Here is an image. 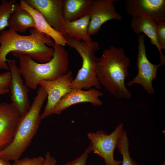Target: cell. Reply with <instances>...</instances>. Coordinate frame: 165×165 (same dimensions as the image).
Returning a JSON list of instances; mask_svg holds the SVG:
<instances>
[{
    "label": "cell",
    "mask_w": 165,
    "mask_h": 165,
    "mask_svg": "<svg viewBox=\"0 0 165 165\" xmlns=\"http://www.w3.org/2000/svg\"><path fill=\"white\" fill-rule=\"evenodd\" d=\"M125 9L132 17H148L156 24L165 21V0H126Z\"/></svg>",
    "instance_id": "cell-11"
},
{
    "label": "cell",
    "mask_w": 165,
    "mask_h": 165,
    "mask_svg": "<svg viewBox=\"0 0 165 165\" xmlns=\"http://www.w3.org/2000/svg\"><path fill=\"white\" fill-rule=\"evenodd\" d=\"M103 93L98 89L92 88L88 90L72 89L63 97L56 105L52 115L60 114L71 106L82 103H89L94 106H100L103 104L99 97Z\"/></svg>",
    "instance_id": "cell-13"
},
{
    "label": "cell",
    "mask_w": 165,
    "mask_h": 165,
    "mask_svg": "<svg viewBox=\"0 0 165 165\" xmlns=\"http://www.w3.org/2000/svg\"><path fill=\"white\" fill-rule=\"evenodd\" d=\"M65 38L67 44L74 49L82 60V67L72 81V89L85 90L92 87L100 89L101 85L96 73L99 61V58L95 55L100 48L98 42L93 41L88 43L73 38Z\"/></svg>",
    "instance_id": "cell-5"
},
{
    "label": "cell",
    "mask_w": 165,
    "mask_h": 165,
    "mask_svg": "<svg viewBox=\"0 0 165 165\" xmlns=\"http://www.w3.org/2000/svg\"><path fill=\"white\" fill-rule=\"evenodd\" d=\"M19 4L32 16L35 22V29L37 31L49 36L56 44L63 47L67 44L65 38L53 28L38 11L31 7L25 0H20Z\"/></svg>",
    "instance_id": "cell-17"
},
{
    "label": "cell",
    "mask_w": 165,
    "mask_h": 165,
    "mask_svg": "<svg viewBox=\"0 0 165 165\" xmlns=\"http://www.w3.org/2000/svg\"><path fill=\"white\" fill-rule=\"evenodd\" d=\"M20 117L11 103H0V151L12 142Z\"/></svg>",
    "instance_id": "cell-12"
},
{
    "label": "cell",
    "mask_w": 165,
    "mask_h": 165,
    "mask_svg": "<svg viewBox=\"0 0 165 165\" xmlns=\"http://www.w3.org/2000/svg\"><path fill=\"white\" fill-rule=\"evenodd\" d=\"M130 64V59L124 49L113 45L104 50L99 58L96 69L97 80L117 98L129 99L131 97V92L125 84Z\"/></svg>",
    "instance_id": "cell-2"
},
{
    "label": "cell",
    "mask_w": 165,
    "mask_h": 165,
    "mask_svg": "<svg viewBox=\"0 0 165 165\" xmlns=\"http://www.w3.org/2000/svg\"><path fill=\"white\" fill-rule=\"evenodd\" d=\"M162 165H165V162H164Z\"/></svg>",
    "instance_id": "cell-28"
},
{
    "label": "cell",
    "mask_w": 165,
    "mask_h": 165,
    "mask_svg": "<svg viewBox=\"0 0 165 165\" xmlns=\"http://www.w3.org/2000/svg\"><path fill=\"white\" fill-rule=\"evenodd\" d=\"M71 71L59 78L52 81H42L38 85L46 92L47 101L43 113L42 119L52 115L54 108L61 99L72 90V83L74 79Z\"/></svg>",
    "instance_id": "cell-8"
},
{
    "label": "cell",
    "mask_w": 165,
    "mask_h": 165,
    "mask_svg": "<svg viewBox=\"0 0 165 165\" xmlns=\"http://www.w3.org/2000/svg\"><path fill=\"white\" fill-rule=\"evenodd\" d=\"M29 35H21L10 28L0 32V69L9 70L6 56L10 52L18 57L27 55L39 63L51 59L54 49L49 46H52L53 41L35 28L31 29Z\"/></svg>",
    "instance_id": "cell-1"
},
{
    "label": "cell",
    "mask_w": 165,
    "mask_h": 165,
    "mask_svg": "<svg viewBox=\"0 0 165 165\" xmlns=\"http://www.w3.org/2000/svg\"><path fill=\"white\" fill-rule=\"evenodd\" d=\"M116 0H92L88 14L90 21L88 31L90 35L97 34L106 22L114 19L120 21L122 16L117 12L114 6Z\"/></svg>",
    "instance_id": "cell-10"
},
{
    "label": "cell",
    "mask_w": 165,
    "mask_h": 165,
    "mask_svg": "<svg viewBox=\"0 0 165 165\" xmlns=\"http://www.w3.org/2000/svg\"><path fill=\"white\" fill-rule=\"evenodd\" d=\"M90 19L89 14L72 21L64 19L60 25L59 32L65 38H73L90 43L93 41L88 31Z\"/></svg>",
    "instance_id": "cell-15"
},
{
    "label": "cell",
    "mask_w": 165,
    "mask_h": 165,
    "mask_svg": "<svg viewBox=\"0 0 165 165\" xmlns=\"http://www.w3.org/2000/svg\"><path fill=\"white\" fill-rule=\"evenodd\" d=\"M129 141L126 132L124 130L119 139L117 148L123 160L121 165H138L137 163L131 158L129 150Z\"/></svg>",
    "instance_id": "cell-20"
},
{
    "label": "cell",
    "mask_w": 165,
    "mask_h": 165,
    "mask_svg": "<svg viewBox=\"0 0 165 165\" xmlns=\"http://www.w3.org/2000/svg\"><path fill=\"white\" fill-rule=\"evenodd\" d=\"M157 37L161 50H165V22L157 24Z\"/></svg>",
    "instance_id": "cell-25"
},
{
    "label": "cell",
    "mask_w": 165,
    "mask_h": 165,
    "mask_svg": "<svg viewBox=\"0 0 165 165\" xmlns=\"http://www.w3.org/2000/svg\"><path fill=\"white\" fill-rule=\"evenodd\" d=\"M92 152L90 144L82 155L64 165H86V162L89 153Z\"/></svg>",
    "instance_id": "cell-24"
},
{
    "label": "cell",
    "mask_w": 165,
    "mask_h": 165,
    "mask_svg": "<svg viewBox=\"0 0 165 165\" xmlns=\"http://www.w3.org/2000/svg\"><path fill=\"white\" fill-rule=\"evenodd\" d=\"M16 2L14 0H2L0 4V32L8 26L9 18L14 10Z\"/></svg>",
    "instance_id": "cell-21"
},
{
    "label": "cell",
    "mask_w": 165,
    "mask_h": 165,
    "mask_svg": "<svg viewBox=\"0 0 165 165\" xmlns=\"http://www.w3.org/2000/svg\"><path fill=\"white\" fill-rule=\"evenodd\" d=\"M0 165H11L9 161L0 158Z\"/></svg>",
    "instance_id": "cell-27"
},
{
    "label": "cell",
    "mask_w": 165,
    "mask_h": 165,
    "mask_svg": "<svg viewBox=\"0 0 165 165\" xmlns=\"http://www.w3.org/2000/svg\"><path fill=\"white\" fill-rule=\"evenodd\" d=\"M7 63L11 75L9 88L11 103L22 117L28 112L31 106L28 96V87L24 83L15 60H9Z\"/></svg>",
    "instance_id": "cell-9"
},
{
    "label": "cell",
    "mask_w": 165,
    "mask_h": 165,
    "mask_svg": "<svg viewBox=\"0 0 165 165\" xmlns=\"http://www.w3.org/2000/svg\"><path fill=\"white\" fill-rule=\"evenodd\" d=\"M57 160L52 156L50 153L47 152L45 154L44 161L42 165H56Z\"/></svg>",
    "instance_id": "cell-26"
},
{
    "label": "cell",
    "mask_w": 165,
    "mask_h": 165,
    "mask_svg": "<svg viewBox=\"0 0 165 165\" xmlns=\"http://www.w3.org/2000/svg\"><path fill=\"white\" fill-rule=\"evenodd\" d=\"M44 160L41 156L32 158L26 157L14 161L13 165H42Z\"/></svg>",
    "instance_id": "cell-23"
},
{
    "label": "cell",
    "mask_w": 165,
    "mask_h": 165,
    "mask_svg": "<svg viewBox=\"0 0 165 165\" xmlns=\"http://www.w3.org/2000/svg\"><path fill=\"white\" fill-rule=\"evenodd\" d=\"M11 79L10 71L0 74V95L8 94L10 91Z\"/></svg>",
    "instance_id": "cell-22"
},
{
    "label": "cell",
    "mask_w": 165,
    "mask_h": 165,
    "mask_svg": "<svg viewBox=\"0 0 165 165\" xmlns=\"http://www.w3.org/2000/svg\"><path fill=\"white\" fill-rule=\"evenodd\" d=\"M47 97L46 92L40 86L29 111L20 117L12 142L0 151V159L14 161L20 159L30 146L39 127L41 111Z\"/></svg>",
    "instance_id": "cell-3"
},
{
    "label": "cell",
    "mask_w": 165,
    "mask_h": 165,
    "mask_svg": "<svg viewBox=\"0 0 165 165\" xmlns=\"http://www.w3.org/2000/svg\"><path fill=\"white\" fill-rule=\"evenodd\" d=\"M130 25L136 34L139 35L143 33L150 38L151 44L155 46L159 52L160 56V63L161 66H164L165 57L162 53L157 38V24L148 17L139 16L132 17Z\"/></svg>",
    "instance_id": "cell-16"
},
{
    "label": "cell",
    "mask_w": 165,
    "mask_h": 165,
    "mask_svg": "<svg viewBox=\"0 0 165 165\" xmlns=\"http://www.w3.org/2000/svg\"><path fill=\"white\" fill-rule=\"evenodd\" d=\"M123 123H120L110 134H108L101 130L87 134L90 141L92 152L104 160L105 165H119L122 161L116 160L114 152L123 131Z\"/></svg>",
    "instance_id": "cell-6"
},
{
    "label": "cell",
    "mask_w": 165,
    "mask_h": 165,
    "mask_svg": "<svg viewBox=\"0 0 165 165\" xmlns=\"http://www.w3.org/2000/svg\"><path fill=\"white\" fill-rule=\"evenodd\" d=\"M32 8L44 16L48 24L59 32L63 20V9L64 0H25Z\"/></svg>",
    "instance_id": "cell-14"
},
{
    "label": "cell",
    "mask_w": 165,
    "mask_h": 165,
    "mask_svg": "<svg viewBox=\"0 0 165 165\" xmlns=\"http://www.w3.org/2000/svg\"><path fill=\"white\" fill-rule=\"evenodd\" d=\"M92 0H64L63 16L72 21L88 14Z\"/></svg>",
    "instance_id": "cell-19"
},
{
    "label": "cell",
    "mask_w": 165,
    "mask_h": 165,
    "mask_svg": "<svg viewBox=\"0 0 165 165\" xmlns=\"http://www.w3.org/2000/svg\"><path fill=\"white\" fill-rule=\"evenodd\" d=\"M138 40V51L137 65L138 69V73L135 77L128 82L127 85L131 86L135 84H140L148 94H152L155 92L152 81L156 78L160 64V63L158 64H153L148 59L146 54L145 35L140 34Z\"/></svg>",
    "instance_id": "cell-7"
},
{
    "label": "cell",
    "mask_w": 165,
    "mask_h": 165,
    "mask_svg": "<svg viewBox=\"0 0 165 165\" xmlns=\"http://www.w3.org/2000/svg\"><path fill=\"white\" fill-rule=\"evenodd\" d=\"M52 46L54 49L53 56L47 62H36L27 55L19 57V71L28 88L36 90L41 81L56 79L68 71L69 61L67 51L64 47L55 42Z\"/></svg>",
    "instance_id": "cell-4"
},
{
    "label": "cell",
    "mask_w": 165,
    "mask_h": 165,
    "mask_svg": "<svg viewBox=\"0 0 165 165\" xmlns=\"http://www.w3.org/2000/svg\"><path fill=\"white\" fill-rule=\"evenodd\" d=\"M8 27L16 32L21 33L25 32L29 28H35L32 16L17 2L14 10L9 18Z\"/></svg>",
    "instance_id": "cell-18"
}]
</instances>
